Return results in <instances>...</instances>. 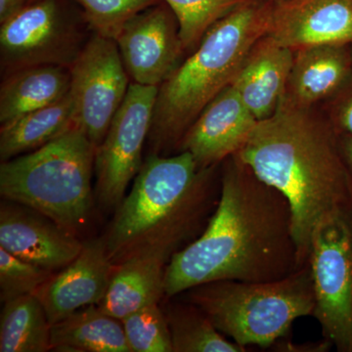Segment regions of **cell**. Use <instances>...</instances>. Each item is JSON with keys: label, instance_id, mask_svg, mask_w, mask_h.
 <instances>
[{"label": "cell", "instance_id": "obj_1", "mask_svg": "<svg viewBox=\"0 0 352 352\" xmlns=\"http://www.w3.org/2000/svg\"><path fill=\"white\" fill-rule=\"evenodd\" d=\"M302 265L288 199L235 154L221 164L219 203L207 226L166 265L164 298L219 280L277 281Z\"/></svg>", "mask_w": 352, "mask_h": 352}, {"label": "cell", "instance_id": "obj_2", "mask_svg": "<svg viewBox=\"0 0 352 352\" xmlns=\"http://www.w3.org/2000/svg\"><path fill=\"white\" fill-rule=\"evenodd\" d=\"M236 155L288 199L300 261L307 263L315 227L347 210L349 201L339 135L325 113L282 96L275 113L258 122Z\"/></svg>", "mask_w": 352, "mask_h": 352}, {"label": "cell", "instance_id": "obj_3", "mask_svg": "<svg viewBox=\"0 0 352 352\" xmlns=\"http://www.w3.org/2000/svg\"><path fill=\"white\" fill-rule=\"evenodd\" d=\"M219 166L201 168L184 151L146 157L103 236L113 265L153 252L171 258L196 240L219 203Z\"/></svg>", "mask_w": 352, "mask_h": 352}, {"label": "cell", "instance_id": "obj_4", "mask_svg": "<svg viewBox=\"0 0 352 352\" xmlns=\"http://www.w3.org/2000/svg\"><path fill=\"white\" fill-rule=\"evenodd\" d=\"M272 7L266 0H248L217 21L159 87L148 136L150 154L178 153L190 126L233 82L252 46L267 34Z\"/></svg>", "mask_w": 352, "mask_h": 352}, {"label": "cell", "instance_id": "obj_5", "mask_svg": "<svg viewBox=\"0 0 352 352\" xmlns=\"http://www.w3.org/2000/svg\"><path fill=\"white\" fill-rule=\"evenodd\" d=\"M96 149L74 126L34 151L1 162L2 199L27 206L78 235L94 208Z\"/></svg>", "mask_w": 352, "mask_h": 352}, {"label": "cell", "instance_id": "obj_6", "mask_svg": "<svg viewBox=\"0 0 352 352\" xmlns=\"http://www.w3.org/2000/svg\"><path fill=\"white\" fill-rule=\"evenodd\" d=\"M183 300L200 308L215 328L248 349L272 346L296 319L314 316L315 295L309 261L277 281L219 280L187 289Z\"/></svg>", "mask_w": 352, "mask_h": 352}, {"label": "cell", "instance_id": "obj_7", "mask_svg": "<svg viewBox=\"0 0 352 352\" xmlns=\"http://www.w3.org/2000/svg\"><path fill=\"white\" fill-rule=\"evenodd\" d=\"M0 25L3 76L39 65L69 68L89 39L83 16L72 12L63 0H34Z\"/></svg>", "mask_w": 352, "mask_h": 352}, {"label": "cell", "instance_id": "obj_8", "mask_svg": "<svg viewBox=\"0 0 352 352\" xmlns=\"http://www.w3.org/2000/svg\"><path fill=\"white\" fill-rule=\"evenodd\" d=\"M315 295L314 317L324 339L352 352V219L347 210L315 227L308 256Z\"/></svg>", "mask_w": 352, "mask_h": 352}, {"label": "cell", "instance_id": "obj_9", "mask_svg": "<svg viewBox=\"0 0 352 352\" xmlns=\"http://www.w3.org/2000/svg\"><path fill=\"white\" fill-rule=\"evenodd\" d=\"M157 91V87L131 82L105 138L97 147L94 194L103 210L119 207L142 168Z\"/></svg>", "mask_w": 352, "mask_h": 352}, {"label": "cell", "instance_id": "obj_10", "mask_svg": "<svg viewBox=\"0 0 352 352\" xmlns=\"http://www.w3.org/2000/svg\"><path fill=\"white\" fill-rule=\"evenodd\" d=\"M69 71L75 126L97 148L131 83L117 41L91 34Z\"/></svg>", "mask_w": 352, "mask_h": 352}, {"label": "cell", "instance_id": "obj_11", "mask_svg": "<svg viewBox=\"0 0 352 352\" xmlns=\"http://www.w3.org/2000/svg\"><path fill=\"white\" fill-rule=\"evenodd\" d=\"M116 41L131 82L148 87H161L185 53L177 18L164 1L134 16Z\"/></svg>", "mask_w": 352, "mask_h": 352}, {"label": "cell", "instance_id": "obj_12", "mask_svg": "<svg viewBox=\"0 0 352 352\" xmlns=\"http://www.w3.org/2000/svg\"><path fill=\"white\" fill-rule=\"evenodd\" d=\"M83 242L32 208L2 199L0 204V248L23 261L57 272L82 252Z\"/></svg>", "mask_w": 352, "mask_h": 352}, {"label": "cell", "instance_id": "obj_13", "mask_svg": "<svg viewBox=\"0 0 352 352\" xmlns=\"http://www.w3.org/2000/svg\"><path fill=\"white\" fill-rule=\"evenodd\" d=\"M258 124L230 85L204 109L185 133L178 152H188L201 168L219 166L242 149Z\"/></svg>", "mask_w": 352, "mask_h": 352}, {"label": "cell", "instance_id": "obj_14", "mask_svg": "<svg viewBox=\"0 0 352 352\" xmlns=\"http://www.w3.org/2000/svg\"><path fill=\"white\" fill-rule=\"evenodd\" d=\"M113 271L104 237L83 242L80 254L34 294L50 325L83 307L98 305L107 292Z\"/></svg>", "mask_w": 352, "mask_h": 352}, {"label": "cell", "instance_id": "obj_15", "mask_svg": "<svg viewBox=\"0 0 352 352\" xmlns=\"http://www.w3.org/2000/svg\"><path fill=\"white\" fill-rule=\"evenodd\" d=\"M267 34L294 51L320 44L352 45V0L273 4Z\"/></svg>", "mask_w": 352, "mask_h": 352}, {"label": "cell", "instance_id": "obj_16", "mask_svg": "<svg viewBox=\"0 0 352 352\" xmlns=\"http://www.w3.org/2000/svg\"><path fill=\"white\" fill-rule=\"evenodd\" d=\"M295 51L268 34L258 39L231 85L261 122L275 113L286 89Z\"/></svg>", "mask_w": 352, "mask_h": 352}, {"label": "cell", "instance_id": "obj_17", "mask_svg": "<svg viewBox=\"0 0 352 352\" xmlns=\"http://www.w3.org/2000/svg\"><path fill=\"white\" fill-rule=\"evenodd\" d=\"M352 76L349 45L320 44L295 51L283 94L302 107H315L337 94Z\"/></svg>", "mask_w": 352, "mask_h": 352}, {"label": "cell", "instance_id": "obj_18", "mask_svg": "<svg viewBox=\"0 0 352 352\" xmlns=\"http://www.w3.org/2000/svg\"><path fill=\"white\" fill-rule=\"evenodd\" d=\"M170 258L147 252L113 265L107 292L98 307L115 318H126L164 296V275Z\"/></svg>", "mask_w": 352, "mask_h": 352}, {"label": "cell", "instance_id": "obj_19", "mask_svg": "<svg viewBox=\"0 0 352 352\" xmlns=\"http://www.w3.org/2000/svg\"><path fill=\"white\" fill-rule=\"evenodd\" d=\"M69 88L68 67L39 65L9 74L0 87V124H9L60 100L69 94Z\"/></svg>", "mask_w": 352, "mask_h": 352}, {"label": "cell", "instance_id": "obj_20", "mask_svg": "<svg viewBox=\"0 0 352 352\" xmlns=\"http://www.w3.org/2000/svg\"><path fill=\"white\" fill-rule=\"evenodd\" d=\"M50 342L55 351L131 352L122 320L96 305L51 325Z\"/></svg>", "mask_w": 352, "mask_h": 352}, {"label": "cell", "instance_id": "obj_21", "mask_svg": "<svg viewBox=\"0 0 352 352\" xmlns=\"http://www.w3.org/2000/svg\"><path fill=\"white\" fill-rule=\"evenodd\" d=\"M75 126L69 92L46 107L25 113L0 129L1 162L34 151Z\"/></svg>", "mask_w": 352, "mask_h": 352}, {"label": "cell", "instance_id": "obj_22", "mask_svg": "<svg viewBox=\"0 0 352 352\" xmlns=\"http://www.w3.org/2000/svg\"><path fill=\"white\" fill-rule=\"evenodd\" d=\"M50 328L45 310L36 296L7 302L0 315V351H50Z\"/></svg>", "mask_w": 352, "mask_h": 352}, {"label": "cell", "instance_id": "obj_23", "mask_svg": "<svg viewBox=\"0 0 352 352\" xmlns=\"http://www.w3.org/2000/svg\"><path fill=\"white\" fill-rule=\"evenodd\" d=\"M170 328L173 352H245L229 342L207 315L187 300L166 305L164 309Z\"/></svg>", "mask_w": 352, "mask_h": 352}, {"label": "cell", "instance_id": "obj_24", "mask_svg": "<svg viewBox=\"0 0 352 352\" xmlns=\"http://www.w3.org/2000/svg\"><path fill=\"white\" fill-rule=\"evenodd\" d=\"M179 24L185 52L198 47L206 32L220 19L248 0H163Z\"/></svg>", "mask_w": 352, "mask_h": 352}, {"label": "cell", "instance_id": "obj_25", "mask_svg": "<svg viewBox=\"0 0 352 352\" xmlns=\"http://www.w3.org/2000/svg\"><path fill=\"white\" fill-rule=\"evenodd\" d=\"M92 34L117 41L124 25L163 0H75Z\"/></svg>", "mask_w": 352, "mask_h": 352}, {"label": "cell", "instance_id": "obj_26", "mask_svg": "<svg viewBox=\"0 0 352 352\" xmlns=\"http://www.w3.org/2000/svg\"><path fill=\"white\" fill-rule=\"evenodd\" d=\"M122 323L131 352H173L170 328L160 302L129 314Z\"/></svg>", "mask_w": 352, "mask_h": 352}, {"label": "cell", "instance_id": "obj_27", "mask_svg": "<svg viewBox=\"0 0 352 352\" xmlns=\"http://www.w3.org/2000/svg\"><path fill=\"white\" fill-rule=\"evenodd\" d=\"M54 273L0 248V300L6 303L20 296L34 295Z\"/></svg>", "mask_w": 352, "mask_h": 352}, {"label": "cell", "instance_id": "obj_28", "mask_svg": "<svg viewBox=\"0 0 352 352\" xmlns=\"http://www.w3.org/2000/svg\"><path fill=\"white\" fill-rule=\"evenodd\" d=\"M323 113L339 136H352V76L329 100Z\"/></svg>", "mask_w": 352, "mask_h": 352}, {"label": "cell", "instance_id": "obj_29", "mask_svg": "<svg viewBox=\"0 0 352 352\" xmlns=\"http://www.w3.org/2000/svg\"><path fill=\"white\" fill-rule=\"evenodd\" d=\"M340 152L346 168L347 180V212L352 219V136H339Z\"/></svg>", "mask_w": 352, "mask_h": 352}, {"label": "cell", "instance_id": "obj_30", "mask_svg": "<svg viewBox=\"0 0 352 352\" xmlns=\"http://www.w3.org/2000/svg\"><path fill=\"white\" fill-rule=\"evenodd\" d=\"M32 0H0V24L12 17Z\"/></svg>", "mask_w": 352, "mask_h": 352}, {"label": "cell", "instance_id": "obj_31", "mask_svg": "<svg viewBox=\"0 0 352 352\" xmlns=\"http://www.w3.org/2000/svg\"><path fill=\"white\" fill-rule=\"evenodd\" d=\"M266 1L270 2L272 4L283 3V2L288 1V0H266Z\"/></svg>", "mask_w": 352, "mask_h": 352}, {"label": "cell", "instance_id": "obj_32", "mask_svg": "<svg viewBox=\"0 0 352 352\" xmlns=\"http://www.w3.org/2000/svg\"><path fill=\"white\" fill-rule=\"evenodd\" d=\"M349 48H351V54H352V45H349Z\"/></svg>", "mask_w": 352, "mask_h": 352}, {"label": "cell", "instance_id": "obj_33", "mask_svg": "<svg viewBox=\"0 0 352 352\" xmlns=\"http://www.w3.org/2000/svg\"><path fill=\"white\" fill-rule=\"evenodd\" d=\"M32 1H34V0H32Z\"/></svg>", "mask_w": 352, "mask_h": 352}]
</instances>
